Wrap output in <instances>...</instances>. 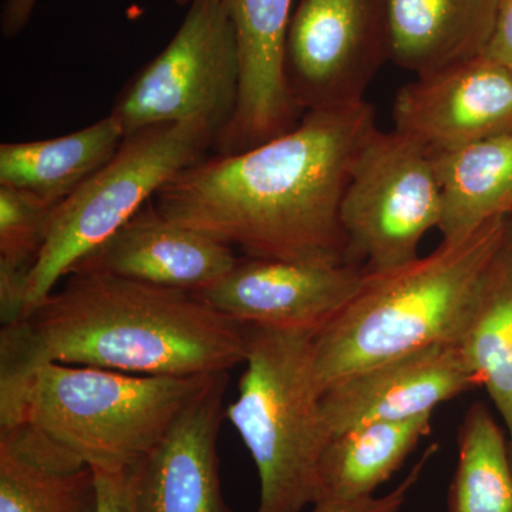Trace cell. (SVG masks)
Wrapping results in <instances>:
<instances>
[{
  "label": "cell",
  "instance_id": "8",
  "mask_svg": "<svg viewBox=\"0 0 512 512\" xmlns=\"http://www.w3.org/2000/svg\"><path fill=\"white\" fill-rule=\"evenodd\" d=\"M239 82L237 33L224 0H190L171 42L124 87L111 114L126 137L158 124L204 121L218 138L237 110Z\"/></svg>",
  "mask_w": 512,
  "mask_h": 512
},
{
  "label": "cell",
  "instance_id": "4",
  "mask_svg": "<svg viewBox=\"0 0 512 512\" xmlns=\"http://www.w3.org/2000/svg\"><path fill=\"white\" fill-rule=\"evenodd\" d=\"M510 218L460 242H441L412 264L369 275L348 305L313 336L320 392L353 373L437 345L460 342Z\"/></svg>",
  "mask_w": 512,
  "mask_h": 512
},
{
  "label": "cell",
  "instance_id": "15",
  "mask_svg": "<svg viewBox=\"0 0 512 512\" xmlns=\"http://www.w3.org/2000/svg\"><path fill=\"white\" fill-rule=\"evenodd\" d=\"M227 384V372L212 375L138 467L148 512H234L222 495L217 454Z\"/></svg>",
  "mask_w": 512,
  "mask_h": 512
},
{
  "label": "cell",
  "instance_id": "25",
  "mask_svg": "<svg viewBox=\"0 0 512 512\" xmlns=\"http://www.w3.org/2000/svg\"><path fill=\"white\" fill-rule=\"evenodd\" d=\"M138 467L93 470L97 488L96 512H148L138 487Z\"/></svg>",
  "mask_w": 512,
  "mask_h": 512
},
{
  "label": "cell",
  "instance_id": "20",
  "mask_svg": "<svg viewBox=\"0 0 512 512\" xmlns=\"http://www.w3.org/2000/svg\"><path fill=\"white\" fill-rule=\"evenodd\" d=\"M467 365L483 386L507 430L512 461V241L485 276L470 322L458 342Z\"/></svg>",
  "mask_w": 512,
  "mask_h": 512
},
{
  "label": "cell",
  "instance_id": "27",
  "mask_svg": "<svg viewBox=\"0 0 512 512\" xmlns=\"http://www.w3.org/2000/svg\"><path fill=\"white\" fill-rule=\"evenodd\" d=\"M188 5L190 0H177ZM37 0H6L2 10V33L5 37L18 36L32 18Z\"/></svg>",
  "mask_w": 512,
  "mask_h": 512
},
{
  "label": "cell",
  "instance_id": "17",
  "mask_svg": "<svg viewBox=\"0 0 512 512\" xmlns=\"http://www.w3.org/2000/svg\"><path fill=\"white\" fill-rule=\"evenodd\" d=\"M443 242H460L512 217V133L434 153Z\"/></svg>",
  "mask_w": 512,
  "mask_h": 512
},
{
  "label": "cell",
  "instance_id": "18",
  "mask_svg": "<svg viewBox=\"0 0 512 512\" xmlns=\"http://www.w3.org/2000/svg\"><path fill=\"white\" fill-rule=\"evenodd\" d=\"M124 138L123 127L110 113L66 136L3 143L0 187L28 192L56 207L109 163Z\"/></svg>",
  "mask_w": 512,
  "mask_h": 512
},
{
  "label": "cell",
  "instance_id": "16",
  "mask_svg": "<svg viewBox=\"0 0 512 512\" xmlns=\"http://www.w3.org/2000/svg\"><path fill=\"white\" fill-rule=\"evenodd\" d=\"M503 0H386L390 62L424 76L484 55Z\"/></svg>",
  "mask_w": 512,
  "mask_h": 512
},
{
  "label": "cell",
  "instance_id": "23",
  "mask_svg": "<svg viewBox=\"0 0 512 512\" xmlns=\"http://www.w3.org/2000/svg\"><path fill=\"white\" fill-rule=\"evenodd\" d=\"M53 210L35 195L0 187V265L32 272Z\"/></svg>",
  "mask_w": 512,
  "mask_h": 512
},
{
  "label": "cell",
  "instance_id": "5",
  "mask_svg": "<svg viewBox=\"0 0 512 512\" xmlns=\"http://www.w3.org/2000/svg\"><path fill=\"white\" fill-rule=\"evenodd\" d=\"M238 397L225 409L261 484L258 512H301L318 500L319 464L332 434L320 404L313 336L247 326Z\"/></svg>",
  "mask_w": 512,
  "mask_h": 512
},
{
  "label": "cell",
  "instance_id": "6",
  "mask_svg": "<svg viewBox=\"0 0 512 512\" xmlns=\"http://www.w3.org/2000/svg\"><path fill=\"white\" fill-rule=\"evenodd\" d=\"M215 140L217 131L204 121L158 124L124 138L109 163L53 210L30 272L25 316L168 181L207 157Z\"/></svg>",
  "mask_w": 512,
  "mask_h": 512
},
{
  "label": "cell",
  "instance_id": "11",
  "mask_svg": "<svg viewBox=\"0 0 512 512\" xmlns=\"http://www.w3.org/2000/svg\"><path fill=\"white\" fill-rule=\"evenodd\" d=\"M394 128L430 153L512 133V72L481 55L404 84Z\"/></svg>",
  "mask_w": 512,
  "mask_h": 512
},
{
  "label": "cell",
  "instance_id": "7",
  "mask_svg": "<svg viewBox=\"0 0 512 512\" xmlns=\"http://www.w3.org/2000/svg\"><path fill=\"white\" fill-rule=\"evenodd\" d=\"M441 215L433 153L399 131L377 130L356 158L340 207L349 264L369 275L412 264Z\"/></svg>",
  "mask_w": 512,
  "mask_h": 512
},
{
  "label": "cell",
  "instance_id": "1",
  "mask_svg": "<svg viewBox=\"0 0 512 512\" xmlns=\"http://www.w3.org/2000/svg\"><path fill=\"white\" fill-rule=\"evenodd\" d=\"M377 130L366 100L308 111L266 143L190 165L153 202L171 221L249 258L349 264L340 207L356 158Z\"/></svg>",
  "mask_w": 512,
  "mask_h": 512
},
{
  "label": "cell",
  "instance_id": "9",
  "mask_svg": "<svg viewBox=\"0 0 512 512\" xmlns=\"http://www.w3.org/2000/svg\"><path fill=\"white\" fill-rule=\"evenodd\" d=\"M386 62V0H295L284 70L289 96L302 114L362 103Z\"/></svg>",
  "mask_w": 512,
  "mask_h": 512
},
{
  "label": "cell",
  "instance_id": "13",
  "mask_svg": "<svg viewBox=\"0 0 512 512\" xmlns=\"http://www.w3.org/2000/svg\"><path fill=\"white\" fill-rule=\"evenodd\" d=\"M237 33L241 82L237 110L214 144L235 154L291 130L303 114L285 82L286 33L295 0H224Z\"/></svg>",
  "mask_w": 512,
  "mask_h": 512
},
{
  "label": "cell",
  "instance_id": "2",
  "mask_svg": "<svg viewBox=\"0 0 512 512\" xmlns=\"http://www.w3.org/2000/svg\"><path fill=\"white\" fill-rule=\"evenodd\" d=\"M247 326L197 295L74 271L0 332V389L46 363L147 376H208L244 365Z\"/></svg>",
  "mask_w": 512,
  "mask_h": 512
},
{
  "label": "cell",
  "instance_id": "12",
  "mask_svg": "<svg viewBox=\"0 0 512 512\" xmlns=\"http://www.w3.org/2000/svg\"><path fill=\"white\" fill-rule=\"evenodd\" d=\"M476 387L463 350L450 343L353 373L323 390L320 404L333 437L373 421L433 414L440 404Z\"/></svg>",
  "mask_w": 512,
  "mask_h": 512
},
{
  "label": "cell",
  "instance_id": "14",
  "mask_svg": "<svg viewBox=\"0 0 512 512\" xmlns=\"http://www.w3.org/2000/svg\"><path fill=\"white\" fill-rule=\"evenodd\" d=\"M238 261L234 248L171 221L151 200L72 272H103L197 295Z\"/></svg>",
  "mask_w": 512,
  "mask_h": 512
},
{
  "label": "cell",
  "instance_id": "10",
  "mask_svg": "<svg viewBox=\"0 0 512 512\" xmlns=\"http://www.w3.org/2000/svg\"><path fill=\"white\" fill-rule=\"evenodd\" d=\"M366 276L365 269L356 265L247 256L197 296L244 326L318 332L348 305Z\"/></svg>",
  "mask_w": 512,
  "mask_h": 512
},
{
  "label": "cell",
  "instance_id": "21",
  "mask_svg": "<svg viewBox=\"0 0 512 512\" xmlns=\"http://www.w3.org/2000/svg\"><path fill=\"white\" fill-rule=\"evenodd\" d=\"M447 512H512L507 434L483 403L467 410L458 431V461Z\"/></svg>",
  "mask_w": 512,
  "mask_h": 512
},
{
  "label": "cell",
  "instance_id": "26",
  "mask_svg": "<svg viewBox=\"0 0 512 512\" xmlns=\"http://www.w3.org/2000/svg\"><path fill=\"white\" fill-rule=\"evenodd\" d=\"M485 56L512 72V0H503Z\"/></svg>",
  "mask_w": 512,
  "mask_h": 512
},
{
  "label": "cell",
  "instance_id": "28",
  "mask_svg": "<svg viewBox=\"0 0 512 512\" xmlns=\"http://www.w3.org/2000/svg\"><path fill=\"white\" fill-rule=\"evenodd\" d=\"M508 234H510V238L512 241V217L510 218V222H508Z\"/></svg>",
  "mask_w": 512,
  "mask_h": 512
},
{
  "label": "cell",
  "instance_id": "24",
  "mask_svg": "<svg viewBox=\"0 0 512 512\" xmlns=\"http://www.w3.org/2000/svg\"><path fill=\"white\" fill-rule=\"evenodd\" d=\"M437 450V444L427 448L402 483L383 497H369L356 501L319 500L313 504L312 512H400L413 488L419 483L424 467L429 464Z\"/></svg>",
  "mask_w": 512,
  "mask_h": 512
},
{
  "label": "cell",
  "instance_id": "22",
  "mask_svg": "<svg viewBox=\"0 0 512 512\" xmlns=\"http://www.w3.org/2000/svg\"><path fill=\"white\" fill-rule=\"evenodd\" d=\"M90 467L60 470L0 439V512H96Z\"/></svg>",
  "mask_w": 512,
  "mask_h": 512
},
{
  "label": "cell",
  "instance_id": "19",
  "mask_svg": "<svg viewBox=\"0 0 512 512\" xmlns=\"http://www.w3.org/2000/svg\"><path fill=\"white\" fill-rule=\"evenodd\" d=\"M433 414L403 421H373L336 434L319 464L318 500L373 497L431 433Z\"/></svg>",
  "mask_w": 512,
  "mask_h": 512
},
{
  "label": "cell",
  "instance_id": "3",
  "mask_svg": "<svg viewBox=\"0 0 512 512\" xmlns=\"http://www.w3.org/2000/svg\"><path fill=\"white\" fill-rule=\"evenodd\" d=\"M211 376L46 363L0 389V439L60 470L136 468Z\"/></svg>",
  "mask_w": 512,
  "mask_h": 512
}]
</instances>
